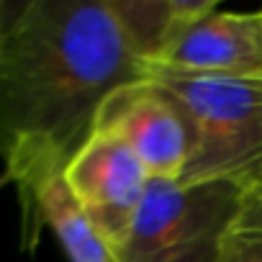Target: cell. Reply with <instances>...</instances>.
I'll list each match as a JSON object with an SVG mask.
<instances>
[{
  "instance_id": "obj_1",
  "label": "cell",
  "mask_w": 262,
  "mask_h": 262,
  "mask_svg": "<svg viewBox=\"0 0 262 262\" xmlns=\"http://www.w3.org/2000/svg\"><path fill=\"white\" fill-rule=\"evenodd\" d=\"M147 64L121 0H0V160L21 219L90 142L105 98Z\"/></svg>"
},
{
  "instance_id": "obj_2",
  "label": "cell",
  "mask_w": 262,
  "mask_h": 262,
  "mask_svg": "<svg viewBox=\"0 0 262 262\" xmlns=\"http://www.w3.org/2000/svg\"><path fill=\"white\" fill-rule=\"evenodd\" d=\"M144 80L162 88L183 113L190 155L180 183L224 180L262 203V77H219L147 64Z\"/></svg>"
},
{
  "instance_id": "obj_3",
  "label": "cell",
  "mask_w": 262,
  "mask_h": 262,
  "mask_svg": "<svg viewBox=\"0 0 262 262\" xmlns=\"http://www.w3.org/2000/svg\"><path fill=\"white\" fill-rule=\"evenodd\" d=\"M244 208L247 195L231 183L152 178L118 249L121 262H216Z\"/></svg>"
},
{
  "instance_id": "obj_4",
  "label": "cell",
  "mask_w": 262,
  "mask_h": 262,
  "mask_svg": "<svg viewBox=\"0 0 262 262\" xmlns=\"http://www.w3.org/2000/svg\"><path fill=\"white\" fill-rule=\"evenodd\" d=\"M152 175L123 142L93 134L64 170L67 190L90 226L116 249L126 242Z\"/></svg>"
},
{
  "instance_id": "obj_5",
  "label": "cell",
  "mask_w": 262,
  "mask_h": 262,
  "mask_svg": "<svg viewBox=\"0 0 262 262\" xmlns=\"http://www.w3.org/2000/svg\"><path fill=\"white\" fill-rule=\"evenodd\" d=\"M95 134L123 142L152 178L178 180L190 155V134L183 113L149 80L111 93L98 111Z\"/></svg>"
},
{
  "instance_id": "obj_6",
  "label": "cell",
  "mask_w": 262,
  "mask_h": 262,
  "mask_svg": "<svg viewBox=\"0 0 262 262\" xmlns=\"http://www.w3.org/2000/svg\"><path fill=\"white\" fill-rule=\"evenodd\" d=\"M149 64L190 75L262 77V8L247 13L216 8L175 29Z\"/></svg>"
},
{
  "instance_id": "obj_7",
  "label": "cell",
  "mask_w": 262,
  "mask_h": 262,
  "mask_svg": "<svg viewBox=\"0 0 262 262\" xmlns=\"http://www.w3.org/2000/svg\"><path fill=\"white\" fill-rule=\"evenodd\" d=\"M44 226L54 231L70 262H121L118 249L108 244L82 216L80 206L67 190L64 175L49 180L36 193L31 213L21 219L24 249H34Z\"/></svg>"
},
{
  "instance_id": "obj_8",
  "label": "cell",
  "mask_w": 262,
  "mask_h": 262,
  "mask_svg": "<svg viewBox=\"0 0 262 262\" xmlns=\"http://www.w3.org/2000/svg\"><path fill=\"white\" fill-rule=\"evenodd\" d=\"M216 262H262V226L239 221L226 236Z\"/></svg>"
},
{
  "instance_id": "obj_9",
  "label": "cell",
  "mask_w": 262,
  "mask_h": 262,
  "mask_svg": "<svg viewBox=\"0 0 262 262\" xmlns=\"http://www.w3.org/2000/svg\"><path fill=\"white\" fill-rule=\"evenodd\" d=\"M242 224H259L262 226V203L259 206H247L242 213Z\"/></svg>"
}]
</instances>
